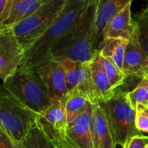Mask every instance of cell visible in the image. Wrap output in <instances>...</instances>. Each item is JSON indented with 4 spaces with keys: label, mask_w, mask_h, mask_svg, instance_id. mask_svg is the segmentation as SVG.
I'll return each instance as SVG.
<instances>
[{
    "label": "cell",
    "mask_w": 148,
    "mask_h": 148,
    "mask_svg": "<svg viewBox=\"0 0 148 148\" xmlns=\"http://www.w3.org/2000/svg\"><path fill=\"white\" fill-rule=\"evenodd\" d=\"M98 0H91L79 20L50 50V61L71 59L90 63L99 52L94 46V29Z\"/></svg>",
    "instance_id": "6da1fadb"
},
{
    "label": "cell",
    "mask_w": 148,
    "mask_h": 148,
    "mask_svg": "<svg viewBox=\"0 0 148 148\" xmlns=\"http://www.w3.org/2000/svg\"><path fill=\"white\" fill-rule=\"evenodd\" d=\"M91 0H66L60 14L51 26L25 51L20 67L36 71L50 62V50L79 20Z\"/></svg>",
    "instance_id": "7a4b0ae2"
},
{
    "label": "cell",
    "mask_w": 148,
    "mask_h": 148,
    "mask_svg": "<svg viewBox=\"0 0 148 148\" xmlns=\"http://www.w3.org/2000/svg\"><path fill=\"white\" fill-rule=\"evenodd\" d=\"M6 92L22 106L36 114H41L52 103L47 88L37 71L19 67L3 81Z\"/></svg>",
    "instance_id": "3957f363"
},
{
    "label": "cell",
    "mask_w": 148,
    "mask_h": 148,
    "mask_svg": "<svg viewBox=\"0 0 148 148\" xmlns=\"http://www.w3.org/2000/svg\"><path fill=\"white\" fill-rule=\"evenodd\" d=\"M99 104L106 114L115 145L123 147L130 138L140 134L135 125L136 110L132 107L127 92H115Z\"/></svg>",
    "instance_id": "277c9868"
},
{
    "label": "cell",
    "mask_w": 148,
    "mask_h": 148,
    "mask_svg": "<svg viewBox=\"0 0 148 148\" xmlns=\"http://www.w3.org/2000/svg\"><path fill=\"white\" fill-rule=\"evenodd\" d=\"M66 0H45L32 15L12 27L25 51L33 45L55 22Z\"/></svg>",
    "instance_id": "5b68a950"
},
{
    "label": "cell",
    "mask_w": 148,
    "mask_h": 148,
    "mask_svg": "<svg viewBox=\"0 0 148 148\" xmlns=\"http://www.w3.org/2000/svg\"><path fill=\"white\" fill-rule=\"evenodd\" d=\"M38 116L10 94L0 98V127L20 143L37 122Z\"/></svg>",
    "instance_id": "8992f818"
},
{
    "label": "cell",
    "mask_w": 148,
    "mask_h": 148,
    "mask_svg": "<svg viewBox=\"0 0 148 148\" xmlns=\"http://www.w3.org/2000/svg\"><path fill=\"white\" fill-rule=\"evenodd\" d=\"M66 75L68 92L78 91L84 94L92 104H99V98L93 86L90 63H80L71 59L61 61Z\"/></svg>",
    "instance_id": "52a82bcc"
},
{
    "label": "cell",
    "mask_w": 148,
    "mask_h": 148,
    "mask_svg": "<svg viewBox=\"0 0 148 148\" xmlns=\"http://www.w3.org/2000/svg\"><path fill=\"white\" fill-rule=\"evenodd\" d=\"M25 58V50L12 28L0 29V79L3 81L18 71Z\"/></svg>",
    "instance_id": "ba28073f"
},
{
    "label": "cell",
    "mask_w": 148,
    "mask_h": 148,
    "mask_svg": "<svg viewBox=\"0 0 148 148\" xmlns=\"http://www.w3.org/2000/svg\"><path fill=\"white\" fill-rule=\"evenodd\" d=\"M43 79L51 101L65 100L68 95L66 75L61 61L51 60L36 70Z\"/></svg>",
    "instance_id": "9c48e42d"
},
{
    "label": "cell",
    "mask_w": 148,
    "mask_h": 148,
    "mask_svg": "<svg viewBox=\"0 0 148 148\" xmlns=\"http://www.w3.org/2000/svg\"><path fill=\"white\" fill-rule=\"evenodd\" d=\"M94 104L88 101L83 112L68 124L66 138L75 148H93L91 134V119Z\"/></svg>",
    "instance_id": "30bf717a"
},
{
    "label": "cell",
    "mask_w": 148,
    "mask_h": 148,
    "mask_svg": "<svg viewBox=\"0 0 148 148\" xmlns=\"http://www.w3.org/2000/svg\"><path fill=\"white\" fill-rule=\"evenodd\" d=\"M122 71L125 77L131 75L141 79L148 77V58L138 40L137 31L128 40Z\"/></svg>",
    "instance_id": "8fae6325"
},
{
    "label": "cell",
    "mask_w": 148,
    "mask_h": 148,
    "mask_svg": "<svg viewBox=\"0 0 148 148\" xmlns=\"http://www.w3.org/2000/svg\"><path fill=\"white\" fill-rule=\"evenodd\" d=\"M132 0H98L94 29V46L99 51L103 42V32L112 18L121 12Z\"/></svg>",
    "instance_id": "7c38bea8"
},
{
    "label": "cell",
    "mask_w": 148,
    "mask_h": 148,
    "mask_svg": "<svg viewBox=\"0 0 148 148\" xmlns=\"http://www.w3.org/2000/svg\"><path fill=\"white\" fill-rule=\"evenodd\" d=\"M45 0H8L0 19V29L12 28L35 12Z\"/></svg>",
    "instance_id": "4fadbf2b"
},
{
    "label": "cell",
    "mask_w": 148,
    "mask_h": 148,
    "mask_svg": "<svg viewBox=\"0 0 148 148\" xmlns=\"http://www.w3.org/2000/svg\"><path fill=\"white\" fill-rule=\"evenodd\" d=\"M131 5L115 15L108 23L103 32V41L106 38H122L130 40L137 31L135 21L132 18Z\"/></svg>",
    "instance_id": "5bb4252c"
},
{
    "label": "cell",
    "mask_w": 148,
    "mask_h": 148,
    "mask_svg": "<svg viewBox=\"0 0 148 148\" xmlns=\"http://www.w3.org/2000/svg\"><path fill=\"white\" fill-rule=\"evenodd\" d=\"M91 134L93 148L116 147L106 114L99 104H94L91 119Z\"/></svg>",
    "instance_id": "9a60e30c"
},
{
    "label": "cell",
    "mask_w": 148,
    "mask_h": 148,
    "mask_svg": "<svg viewBox=\"0 0 148 148\" xmlns=\"http://www.w3.org/2000/svg\"><path fill=\"white\" fill-rule=\"evenodd\" d=\"M90 71L93 86L99 98V102L108 99L114 94L115 90H113L111 86L109 79L104 71L99 52H98L94 58L91 61Z\"/></svg>",
    "instance_id": "2e32d148"
},
{
    "label": "cell",
    "mask_w": 148,
    "mask_h": 148,
    "mask_svg": "<svg viewBox=\"0 0 148 148\" xmlns=\"http://www.w3.org/2000/svg\"><path fill=\"white\" fill-rule=\"evenodd\" d=\"M38 116L60 134L66 136L68 125L65 110V100L52 101L51 105Z\"/></svg>",
    "instance_id": "e0dca14e"
},
{
    "label": "cell",
    "mask_w": 148,
    "mask_h": 148,
    "mask_svg": "<svg viewBox=\"0 0 148 148\" xmlns=\"http://www.w3.org/2000/svg\"><path fill=\"white\" fill-rule=\"evenodd\" d=\"M128 40L122 38H106L99 46V54L112 61L118 68L122 71L124 57Z\"/></svg>",
    "instance_id": "ac0fdd59"
},
{
    "label": "cell",
    "mask_w": 148,
    "mask_h": 148,
    "mask_svg": "<svg viewBox=\"0 0 148 148\" xmlns=\"http://www.w3.org/2000/svg\"><path fill=\"white\" fill-rule=\"evenodd\" d=\"M88 101V99L78 91L68 92L65 99V110L68 124L72 122L83 112Z\"/></svg>",
    "instance_id": "d6986e66"
},
{
    "label": "cell",
    "mask_w": 148,
    "mask_h": 148,
    "mask_svg": "<svg viewBox=\"0 0 148 148\" xmlns=\"http://www.w3.org/2000/svg\"><path fill=\"white\" fill-rule=\"evenodd\" d=\"M25 148H57V146L45 136L37 122L32 127L24 142Z\"/></svg>",
    "instance_id": "ffe728a7"
},
{
    "label": "cell",
    "mask_w": 148,
    "mask_h": 148,
    "mask_svg": "<svg viewBox=\"0 0 148 148\" xmlns=\"http://www.w3.org/2000/svg\"><path fill=\"white\" fill-rule=\"evenodd\" d=\"M128 100L133 109L138 106H148V77L141 79L139 84L131 92H127Z\"/></svg>",
    "instance_id": "44dd1931"
},
{
    "label": "cell",
    "mask_w": 148,
    "mask_h": 148,
    "mask_svg": "<svg viewBox=\"0 0 148 148\" xmlns=\"http://www.w3.org/2000/svg\"><path fill=\"white\" fill-rule=\"evenodd\" d=\"M101 61H102L104 71L111 84V86L112 87L113 90H115L116 88H118L119 86L123 84L126 77L123 73V71H120L118 68V66L110 59L101 56Z\"/></svg>",
    "instance_id": "7402d4cb"
},
{
    "label": "cell",
    "mask_w": 148,
    "mask_h": 148,
    "mask_svg": "<svg viewBox=\"0 0 148 148\" xmlns=\"http://www.w3.org/2000/svg\"><path fill=\"white\" fill-rule=\"evenodd\" d=\"M138 40L148 58V12H143L135 20Z\"/></svg>",
    "instance_id": "603a6c76"
},
{
    "label": "cell",
    "mask_w": 148,
    "mask_h": 148,
    "mask_svg": "<svg viewBox=\"0 0 148 148\" xmlns=\"http://www.w3.org/2000/svg\"><path fill=\"white\" fill-rule=\"evenodd\" d=\"M0 148H25L24 144L17 141L6 131L0 127Z\"/></svg>",
    "instance_id": "cb8c5ba5"
},
{
    "label": "cell",
    "mask_w": 148,
    "mask_h": 148,
    "mask_svg": "<svg viewBox=\"0 0 148 148\" xmlns=\"http://www.w3.org/2000/svg\"><path fill=\"white\" fill-rule=\"evenodd\" d=\"M135 125L138 132H148V114L140 107H138L136 109Z\"/></svg>",
    "instance_id": "d4e9b609"
},
{
    "label": "cell",
    "mask_w": 148,
    "mask_h": 148,
    "mask_svg": "<svg viewBox=\"0 0 148 148\" xmlns=\"http://www.w3.org/2000/svg\"><path fill=\"white\" fill-rule=\"evenodd\" d=\"M148 144V136L138 134L130 138L122 148H145Z\"/></svg>",
    "instance_id": "484cf974"
},
{
    "label": "cell",
    "mask_w": 148,
    "mask_h": 148,
    "mask_svg": "<svg viewBox=\"0 0 148 148\" xmlns=\"http://www.w3.org/2000/svg\"><path fill=\"white\" fill-rule=\"evenodd\" d=\"M7 1H8V0H0V19H1L2 14H3L4 10H5V6H6Z\"/></svg>",
    "instance_id": "4316f807"
},
{
    "label": "cell",
    "mask_w": 148,
    "mask_h": 148,
    "mask_svg": "<svg viewBox=\"0 0 148 148\" xmlns=\"http://www.w3.org/2000/svg\"><path fill=\"white\" fill-rule=\"evenodd\" d=\"M6 95H9V93L6 92V90L3 86V84H0V98L6 96Z\"/></svg>",
    "instance_id": "83f0119b"
},
{
    "label": "cell",
    "mask_w": 148,
    "mask_h": 148,
    "mask_svg": "<svg viewBox=\"0 0 148 148\" xmlns=\"http://www.w3.org/2000/svg\"><path fill=\"white\" fill-rule=\"evenodd\" d=\"M138 107H140L144 112H145L147 114H148V106H138Z\"/></svg>",
    "instance_id": "f1b7e54d"
},
{
    "label": "cell",
    "mask_w": 148,
    "mask_h": 148,
    "mask_svg": "<svg viewBox=\"0 0 148 148\" xmlns=\"http://www.w3.org/2000/svg\"><path fill=\"white\" fill-rule=\"evenodd\" d=\"M147 2H148V0H147ZM143 12H148V5H147V7H146Z\"/></svg>",
    "instance_id": "f546056e"
},
{
    "label": "cell",
    "mask_w": 148,
    "mask_h": 148,
    "mask_svg": "<svg viewBox=\"0 0 148 148\" xmlns=\"http://www.w3.org/2000/svg\"><path fill=\"white\" fill-rule=\"evenodd\" d=\"M145 148H148V144L146 145V146H145Z\"/></svg>",
    "instance_id": "4dcf8cb0"
}]
</instances>
